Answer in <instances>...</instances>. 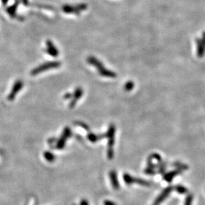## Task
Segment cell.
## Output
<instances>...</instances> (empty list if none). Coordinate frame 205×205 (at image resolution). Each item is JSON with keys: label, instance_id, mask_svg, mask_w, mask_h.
<instances>
[{"label": "cell", "instance_id": "cell-1", "mask_svg": "<svg viewBox=\"0 0 205 205\" xmlns=\"http://www.w3.org/2000/svg\"><path fill=\"white\" fill-rule=\"evenodd\" d=\"M88 62L91 65H93L97 70H98L99 73L101 74V75L104 76V77H115L116 74L114 72L107 70V69L104 67L103 65H102V63L99 60H97L94 58H90L88 59Z\"/></svg>", "mask_w": 205, "mask_h": 205}, {"label": "cell", "instance_id": "cell-2", "mask_svg": "<svg viewBox=\"0 0 205 205\" xmlns=\"http://www.w3.org/2000/svg\"><path fill=\"white\" fill-rule=\"evenodd\" d=\"M59 66H60V63L59 62H47V63L42 64V65L38 66L37 67L33 70L31 72V74L32 75H36L37 74L44 72V71L48 70L59 67Z\"/></svg>", "mask_w": 205, "mask_h": 205}, {"label": "cell", "instance_id": "cell-3", "mask_svg": "<svg viewBox=\"0 0 205 205\" xmlns=\"http://www.w3.org/2000/svg\"><path fill=\"white\" fill-rule=\"evenodd\" d=\"M23 87V82L21 80H17L14 83L10 93L8 96V99L9 101H12L15 99L17 95L19 93Z\"/></svg>", "mask_w": 205, "mask_h": 205}, {"label": "cell", "instance_id": "cell-4", "mask_svg": "<svg viewBox=\"0 0 205 205\" xmlns=\"http://www.w3.org/2000/svg\"><path fill=\"white\" fill-rule=\"evenodd\" d=\"M71 133V132L70 131V129L68 128H67L66 129L64 130L63 135H62L61 137V139L59 140L58 143H57V147H58V149H62V148L64 147V144H65V142L66 141L67 139L70 137Z\"/></svg>", "mask_w": 205, "mask_h": 205}, {"label": "cell", "instance_id": "cell-5", "mask_svg": "<svg viewBox=\"0 0 205 205\" xmlns=\"http://www.w3.org/2000/svg\"><path fill=\"white\" fill-rule=\"evenodd\" d=\"M83 94V91L81 89H80V88H78L77 89V90L75 91V94H74V100L71 102V103L70 105L71 107H73L74 105H75V102H77V100L79 99H80V97L82 96Z\"/></svg>", "mask_w": 205, "mask_h": 205}, {"label": "cell", "instance_id": "cell-6", "mask_svg": "<svg viewBox=\"0 0 205 205\" xmlns=\"http://www.w3.org/2000/svg\"><path fill=\"white\" fill-rule=\"evenodd\" d=\"M17 9H18V4L15 3L13 4L12 6H9V8L6 9L7 13H8L11 17H14L16 13Z\"/></svg>", "mask_w": 205, "mask_h": 205}, {"label": "cell", "instance_id": "cell-7", "mask_svg": "<svg viewBox=\"0 0 205 205\" xmlns=\"http://www.w3.org/2000/svg\"><path fill=\"white\" fill-rule=\"evenodd\" d=\"M45 158L49 161H52L54 159V156L52 154L51 152H45Z\"/></svg>", "mask_w": 205, "mask_h": 205}, {"label": "cell", "instance_id": "cell-8", "mask_svg": "<svg viewBox=\"0 0 205 205\" xmlns=\"http://www.w3.org/2000/svg\"><path fill=\"white\" fill-rule=\"evenodd\" d=\"M133 83L132 82H128L127 84H126L125 85V90H127V91H128V90H131V89H133Z\"/></svg>", "mask_w": 205, "mask_h": 205}, {"label": "cell", "instance_id": "cell-9", "mask_svg": "<svg viewBox=\"0 0 205 205\" xmlns=\"http://www.w3.org/2000/svg\"><path fill=\"white\" fill-rule=\"evenodd\" d=\"M9 1V0H1V4L4 5V6H6V5L8 4Z\"/></svg>", "mask_w": 205, "mask_h": 205}, {"label": "cell", "instance_id": "cell-10", "mask_svg": "<svg viewBox=\"0 0 205 205\" xmlns=\"http://www.w3.org/2000/svg\"><path fill=\"white\" fill-rule=\"evenodd\" d=\"M22 1V2H23V4H26V3L27 2V0H21Z\"/></svg>", "mask_w": 205, "mask_h": 205}]
</instances>
